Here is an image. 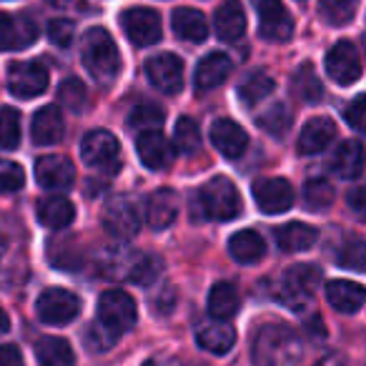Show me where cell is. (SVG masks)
Masks as SVG:
<instances>
[{
    "instance_id": "cell-1",
    "label": "cell",
    "mask_w": 366,
    "mask_h": 366,
    "mask_svg": "<svg viewBox=\"0 0 366 366\" xmlns=\"http://www.w3.org/2000/svg\"><path fill=\"white\" fill-rule=\"evenodd\" d=\"M304 354L299 334L281 321L264 324L254 336L251 359L256 366H296Z\"/></svg>"
},
{
    "instance_id": "cell-2",
    "label": "cell",
    "mask_w": 366,
    "mask_h": 366,
    "mask_svg": "<svg viewBox=\"0 0 366 366\" xmlns=\"http://www.w3.org/2000/svg\"><path fill=\"white\" fill-rule=\"evenodd\" d=\"M81 56L86 71L101 86H111L121 73V51H118L111 33L103 31V28H91L83 36Z\"/></svg>"
},
{
    "instance_id": "cell-3",
    "label": "cell",
    "mask_w": 366,
    "mask_h": 366,
    "mask_svg": "<svg viewBox=\"0 0 366 366\" xmlns=\"http://www.w3.org/2000/svg\"><path fill=\"white\" fill-rule=\"evenodd\" d=\"M199 206L209 219L234 221L241 216V194L231 178L216 176L199 191Z\"/></svg>"
},
{
    "instance_id": "cell-4",
    "label": "cell",
    "mask_w": 366,
    "mask_h": 366,
    "mask_svg": "<svg viewBox=\"0 0 366 366\" xmlns=\"http://www.w3.org/2000/svg\"><path fill=\"white\" fill-rule=\"evenodd\" d=\"M83 163L101 173L121 171V143L108 131H91L81 143Z\"/></svg>"
},
{
    "instance_id": "cell-5",
    "label": "cell",
    "mask_w": 366,
    "mask_h": 366,
    "mask_svg": "<svg viewBox=\"0 0 366 366\" xmlns=\"http://www.w3.org/2000/svg\"><path fill=\"white\" fill-rule=\"evenodd\" d=\"M136 301L121 289H111L101 296L98 301V324H103L108 331L116 336L126 334L133 324H136Z\"/></svg>"
},
{
    "instance_id": "cell-6",
    "label": "cell",
    "mask_w": 366,
    "mask_h": 366,
    "mask_svg": "<svg viewBox=\"0 0 366 366\" xmlns=\"http://www.w3.org/2000/svg\"><path fill=\"white\" fill-rule=\"evenodd\" d=\"M48 81H51V73L38 61H18L8 68V91L23 101L46 93Z\"/></svg>"
},
{
    "instance_id": "cell-7",
    "label": "cell",
    "mask_w": 366,
    "mask_h": 366,
    "mask_svg": "<svg viewBox=\"0 0 366 366\" xmlns=\"http://www.w3.org/2000/svg\"><path fill=\"white\" fill-rule=\"evenodd\" d=\"M38 319L48 326H66L81 314V299L66 289H46L38 296Z\"/></svg>"
},
{
    "instance_id": "cell-8",
    "label": "cell",
    "mask_w": 366,
    "mask_h": 366,
    "mask_svg": "<svg viewBox=\"0 0 366 366\" xmlns=\"http://www.w3.org/2000/svg\"><path fill=\"white\" fill-rule=\"evenodd\" d=\"M259 16V36L271 43H286L294 36V18L281 0H251Z\"/></svg>"
},
{
    "instance_id": "cell-9",
    "label": "cell",
    "mask_w": 366,
    "mask_h": 366,
    "mask_svg": "<svg viewBox=\"0 0 366 366\" xmlns=\"http://www.w3.org/2000/svg\"><path fill=\"white\" fill-rule=\"evenodd\" d=\"M103 226L106 231L118 241H128L141 231L143 221L141 214H138V206L133 204L126 196H116L106 204L103 209Z\"/></svg>"
},
{
    "instance_id": "cell-10",
    "label": "cell",
    "mask_w": 366,
    "mask_h": 366,
    "mask_svg": "<svg viewBox=\"0 0 366 366\" xmlns=\"http://www.w3.org/2000/svg\"><path fill=\"white\" fill-rule=\"evenodd\" d=\"M321 284V269L314 264H296L294 269L286 271L284 284H281V296L289 306L301 309L306 301L314 296V291Z\"/></svg>"
},
{
    "instance_id": "cell-11",
    "label": "cell",
    "mask_w": 366,
    "mask_h": 366,
    "mask_svg": "<svg viewBox=\"0 0 366 366\" xmlns=\"http://www.w3.org/2000/svg\"><path fill=\"white\" fill-rule=\"evenodd\" d=\"M121 26L126 31L128 41L136 43L138 48L153 46L163 36L161 16L156 11H151V8H131V11H126L121 16Z\"/></svg>"
},
{
    "instance_id": "cell-12",
    "label": "cell",
    "mask_w": 366,
    "mask_h": 366,
    "mask_svg": "<svg viewBox=\"0 0 366 366\" xmlns=\"http://www.w3.org/2000/svg\"><path fill=\"white\" fill-rule=\"evenodd\" d=\"M326 73L334 83L339 86H351L361 78V58L359 51L351 41L334 43L329 53H326Z\"/></svg>"
},
{
    "instance_id": "cell-13",
    "label": "cell",
    "mask_w": 366,
    "mask_h": 366,
    "mask_svg": "<svg viewBox=\"0 0 366 366\" xmlns=\"http://www.w3.org/2000/svg\"><path fill=\"white\" fill-rule=\"evenodd\" d=\"M251 191L264 214H284L294 206V186L286 178H259Z\"/></svg>"
},
{
    "instance_id": "cell-14",
    "label": "cell",
    "mask_w": 366,
    "mask_h": 366,
    "mask_svg": "<svg viewBox=\"0 0 366 366\" xmlns=\"http://www.w3.org/2000/svg\"><path fill=\"white\" fill-rule=\"evenodd\" d=\"M148 81L158 88L166 96H176L183 88V63L173 53H161V56H153L146 63Z\"/></svg>"
},
{
    "instance_id": "cell-15",
    "label": "cell",
    "mask_w": 366,
    "mask_h": 366,
    "mask_svg": "<svg viewBox=\"0 0 366 366\" xmlns=\"http://www.w3.org/2000/svg\"><path fill=\"white\" fill-rule=\"evenodd\" d=\"M38 38V26L31 16L0 13V51H23Z\"/></svg>"
},
{
    "instance_id": "cell-16",
    "label": "cell",
    "mask_w": 366,
    "mask_h": 366,
    "mask_svg": "<svg viewBox=\"0 0 366 366\" xmlns=\"http://www.w3.org/2000/svg\"><path fill=\"white\" fill-rule=\"evenodd\" d=\"M36 181L48 191H68L76 181V168L63 156H43L36 161Z\"/></svg>"
},
{
    "instance_id": "cell-17",
    "label": "cell",
    "mask_w": 366,
    "mask_h": 366,
    "mask_svg": "<svg viewBox=\"0 0 366 366\" xmlns=\"http://www.w3.org/2000/svg\"><path fill=\"white\" fill-rule=\"evenodd\" d=\"M136 151L141 163L151 171H163L173 161V143H168L161 131H143L136 141Z\"/></svg>"
},
{
    "instance_id": "cell-18",
    "label": "cell",
    "mask_w": 366,
    "mask_h": 366,
    "mask_svg": "<svg viewBox=\"0 0 366 366\" xmlns=\"http://www.w3.org/2000/svg\"><path fill=\"white\" fill-rule=\"evenodd\" d=\"M211 143L226 158H241L249 148V133L231 118H219L211 126Z\"/></svg>"
},
{
    "instance_id": "cell-19",
    "label": "cell",
    "mask_w": 366,
    "mask_h": 366,
    "mask_svg": "<svg viewBox=\"0 0 366 366\" xmlns=\"http://www.w3.org/2000/svg\"><path fill=\"white\" fill-rule=\"evenodd\" d=\"M331 168H334L336 176L346 178V181H354V178H359L361 173H364V168H366V148H364V143L354 141V138L339 143V146H336V151H334V156H331Z\"/></svg>"
},
{
    "instance_id": "cell-20",
    "label": "cell",
    "mask_w": 366,
    "mask_h": 366,
    "mask_svg": "<svg viewBox=\"0 0 366 366\" xmlns=\"http://www.w3.org/2000/svg\"><path fill=\"white\" fill-rule=\"evenodd\" d=\"M326 299L341 314H356L366 304V289L356 281L334 279L326 284Z\"/></svg>"
},
{
    "instance_id": "cell-21",
    "label": "cell",
    "mask_w": 366,
    "mask_h": 366,
    "mask_svg": "<svg viewBox=\"0 0 366 366\" xmlns=\"http://www.w3.org/2000/svg\"><path fill=\"white\" fill-rule=\"evenodd\" d=\"M336 138V123L331 118H311L299 133V153L314 156L331 146Z\"/></svg>"
},
{
    "instance_id": "cell-22",
    "label": "cell",
    "mask_w": 366,
    "mask_h": 366,
    "mask_svg": "<svg viewBox=\"0 0 366 366\" xmlns=\"http://www.w3.org/2000/svg\"><path fill=\"white\" fill-rule=\"evenodd\" d=\"M231 73V58L226 53H209L206 58H201V63L196 66L194 73V83L201 93L204 91H214L221 83L229 78Z\"/></svg>"
},
{
    "instance_id": "cell-23",
    "label": "cell",
    "mask_w": 366,
    "mask_h": 366,
    "mask_svg": "<svg viewBox=\"0 0 366 366\" xmlns=\"http://www.w3.org/2000/svg\"><path fill=\"white\" fill-rule=\"evenodd\" d=\"M63 131H66V126H63V116L58 106H43L33 116L31 136L38 146H56L63 138Z\"/></svg>"
},
{
    "instance_id": "cell-24",
    "label": "cell",
    "mask_w": 366,
    "mask_h": 366,
    "mask_svg": "<svg viewBox=\"0 0 366 366\" xmlns=\"http://www.w3.org/2000/svg\"><path fill=\"white\" fill-rule=\"evenodd\" d=\"M171 28L181 41L204 43L209 38V21L196 8H176L171 16Z\"/></svg>"
},
{
    "instance_id": "cell-25",
    "label": "cell",
    "mask_w": 366,
    "mask_h": 366,
    "mask_svg": "<svg viewBox=\"0 0 366 366\" xmlns=\"http://www.w3.org/2000/svg\"><path fill=\"white\" fill-rule=\"evenodd\" d=\"M178 216V196L168 189H158L148 196L146 204V221L153 231H163L176 221Z\"/></svg>"
},
{
    "instance_id": "cell-26",
    "label": "cell",
    "mask_w": 366,
    "mask_h": 366,
    "mask_svg": "<svg viewBox=\"0 0 366 366\" xmlns=\"http://www.w3.org/2000/svg\"><path fill=\"white\" fill-rule=\"evenodd\" d=\"M214 28H216V36L221 41H239L246 31V13L244 6H241L239 0H226L221 3L219 11L214 16Z\"/></svg>"
},
{
    "instance_id": "cell-27",
    "label": "cell",
    "mask_w": 366,
    "mask_h": 366,
    "mask_svg": "<svg viewBox=\"0 0 366 366\" xmlns=\"http://www.w3.org/2000/svg\"><path fill=\"white\" fill-rule=\"evenodd\" d=\"M316 239H319V231L309 224H301V221H291V224H284L281 229H276V244L286 254L309 251L316 244Z\"/></svg>"
},
{
    "instance_id": "cell-28",
    "label": "cell",
    "mask_w": 366,
    "mask_h": 366,
    "mask_svg": "<svg viewBox=\"0 0 366 366\" xmlns=\"http://www.w3.org/2000/svg\"><path fill=\"white\" fill-rule=\"evenodd\" d=\"M38 221L46 229H68L76 219V206L66 199V196H48V199L38 201Z\"/></svg>"
},
{
    "instance_id": "cell-29",
    "label": "cell",
    "mask_w": 366,
    "mask_h": 366,
    "mask_svg": "<svg viewBox=\"0 0 366 366\" xmlns=\"http://www.w3.org/2000/svg\"><path fill=\"white\" fill-rule=\"evenodd\" d=\"M196 341L204 351H211V354H229L236 344V331L231 324L226 321H214V324H206L204 329H199L196 334Z\"/></svg>"
},
{
    "instance_id": "cell-30",
    "label": "cell",
    "mask_w": 366,
    "mask_h": 366,
    "mask_svg": "<svg viewBox=\"0 0 366 366\" xmlns=\"http://www.w3.org/2000/svg\"><path fill=\"white\" fill-rule=\"evenodd\" d=\"M36 359L41 366H76L73 346L61 336H43L36 344Z\"/></svg>"
},
{
    "instance_id": "cell-31",
    "label": "cell",
    "mask_w": 366,
    "mask_h": 366,
    "mask_svg": "<svg viewBox=\"0 0 366 366\" xmlns=\"http://www.w3.org/2000/svg\"><path fill=\"white\" fill-rule=\"evenodd\" d=\"M229 254L234 256L239 264H256V261L264 259L266 241L251 229L236 231V234L229 239Z\"/></svg>"
},
{
    "instance_id": "cell-32",
    "label": "cell",
    "mask_w": 366,
    "mask_h": 366,
    "mask_svg": "<svg viewBox=\"0 0 366 366\" xmlns=\"http://www.w3.org/2000/svg\"><path fill=\"white\" fill-rule=\"evenodd\" d=\"M241 306V296L236 291L234 284L229 281H221L211 289L209 294V314L214 316L216 321H229L231 316H236Z\"/></svg>"
},
{
    "instance_id": "cell-33",
    "label": "cell",
    "mask_w": 366,
    "mask_h": 366,
    "mask_svg": "<svg viewBox=\"0 0 366 366\" xmlns=\"http://www.w3.org/2000/svg\"><path fill=\"white\" fill-rule=\"evenodd\" d=\"M291 88H294V96L304 103H316L324 96V88H321V81L311 63L296 68V73L291 76Z\"/></svg>"
},
{
    "instance_id": "cell-34",
    "label": "cell",
    "mask_w": 366,
    "mask_h": 366,
    "mask_svg": "<svg viewBox=\"0 0 366 366\" xmlns=\"http://www.w3.org/2000/svg\"><path fill=\"white\" fill-rule=\"evenodd\" d=\"M274 91V78L264 71H254L241 81L239 86V98L246 106H256L264 98H269V93Z\"/></svg>"
},
{
    "instance_id": "cell-35",
    "label": "cell",
    "mask_w": 366,
    "mask_h": 366,
    "mask_svg": "<svg viewBox=\"0 0 366 366\" xmlns=\"http://www.w3.org/2000/svg\"><path fill=\"white\" fill-rule=\"evenodd\" d=\"M304 201H306V209L314 211V214H321V211L331 209L334 204V186L329 183V178H309L304 183Z\"/></svg>"
},
{
    "instance_id": "cell-36",
    "label": "cell",
    "mask_w": 366,
    "mask_h": 366,
    "mask_svg": "<svg viewBox=\"0 0 366 366\" xmlns=\"http://www.w3.org/2000/svg\"><path fill=\"white\" fill-rule=\"evenodd\" d=\"M341 269L351 271H366V239L364 236H349L341 244L339 254H336Z\"/></svg>"
},
{
    "instance_id": "cell-37",
    "label": "cell",
    "mask_w": 366,
    "mask_h": 366,
    "mask_svg": "<svg viewBox=\"0 0 366 366\" xmlns=\"http://www.w3.org/2000/svg\"><path fill=\"white\" fill-rule=\"evenodd\" d=\"M161 274V259L153 254H136L133 256L131 271H128V281L136 286H151Z\"/></svg>"
},
{
    "instance_id": "cell-38",
    "label": "cell",
    "mask_w": 366,
    "mask_h": 366,
    "mask_svg": "<svg viewBox=\"0 0 366 366\" xmlns=\"http://www.w3.org/2000/svg\"><path fill=\"white\" fill-rule=\"evenodd\" d=\"M173 148L181 153H196L201 148V128L194 118H178L173 128Z\"/></svg>"
},
{
    "instance_id": "cell-39",
    "label": "cell",
    "mask_w": 366,
    "mask_h": 366,
    "mask_svg": "<svg viewBox=\"0 0 366 366\" xmlns=\"http://www.w3.org/2000/svg\"><path fill=\"white\" fill-rule=\"evenodd\" d=\"M21 143V113L11 106L0 108V148L13 151Z\"/></svg>"
},
{
    "instance_id": "cell-40",
    "label": "cell",
    "mask_w": 366,
    "mask_h": 366,
    "mask_svg": "<svg viewBox=\"0 0 366 366\" xmlns=\"http://www.w3.org/2000/svg\"><path fill=\"white\" fill-rule=\"evenodd\" d=\"M256 123H259L261 131L281 138L291 128V113L284 103H274V106H269V111H264L259 118H256Z\"/></svg>"
},
{
    "instance_id": "cell-41",
    "label": "cell",
    "mask_w": 366,
    "mask_h": 366,
    "mask_svg": "<svg viewBox=\"0 0 366 366\" xmlns=\"http://www.w3.org/2000/svg\"><path fill=\"white\" fill-rule=\"evenodd\" d=\"M163 108L156 103H141V106L133 108V113L128 116V126L136 128V131H158L163 126Z\"/></svg>"
},
{
    "instance_id": "cell-42",
    "label": "cell",
    "mask_w": 366,
    "mask_h": 366,
    "mask_svg": "<svg viewBox=\"0 0 366 366\" xmlns=\"http://www.w3.org/2000/svg\"><path fill=\"white\" fill-rule=\"evenodd\" d=\"M86 101H88V91L78 78H66L58 88V103L66 106L68 111H83L86 108Z\"/></svg>"
},
{
    "instance_id": "cell-43",
    "label": "cell",
    "mask_w": 366,
    "mask_h": 366,
    "mask_svg": "<svg viewBox=\"0 0 366 366\" xmlns=\"http://www.w3.org/2000/svg\"><path fill=\"white\" fill-rule=\"evenodd\" d=\"M356 3H359V0H321L319 11L326 23H331V26H344V23H349L351 18H354Z\"/></svg>"
},
{
    "instance_id": "cell-44",
    "label": "cell",
    "mask_w": 366,
    "mask_h": 366,
    "mask_svg": "<svg viewBox=\"0 0 366 366\" xmlns=\"http://www.w3.org/2000/svg\"><path fill=\"white\" fill-rule=\"evenodd\" d=\"M51 259L58 269H78L81 266V254H78L76 241H51Z\"/></svg>"
},
{
    "instance_id": "cell-45",
    "label": "cell",
    "mask_w": 366,
    "mask_h": 366,
    "mask_svg": "<svg viewBox=\"0 0 366 366\" xmlns=\"http://www.w3.org/2000/svg\"><path fill=\"white\" fill-rule=\"evenodd\" d=\"M26 183V173L16 161H3L0 158V194H13L21 191Z\"/></svg>"
},
{
    "instance_id": "cell-46",
    "label": "cell",
    "mask_w": 366,
    "mask_h": 366,
    "mask_svg": "<svg viewBox=\"0 0 366 366\" xmlns=\"http://www.w3.org/2000/svg\"><path fill=\"white\" fill-rule=\"evenodd\" d=\"M48 38H51L53 46L68 48L73 43V38H76V26L68 18H53L48 23Z\"/></svg>"
},
{
    "instance_id": "cell-47",
    "label": "cell",
    "mask_w": 366,
    "mask_h": 366,
    "mask_svg": "<svg viewBox=\"0 0 366 366\" xmlns=\"http://www.w3.org/2000/svg\"><path fill=\"white\" fill-rule=\"evenodd\" d=\"M116 339L118 336L113 334V331H108L103 324H93L91 329H88V334H86V346L91 351H108L113 344H116Z\"/></svg>"
},
{
    "instance_id": "cell-48",
    "label": "cell",
    "mask_w": 366,
    "mask_h": 366,
    "mask_svg": "<svg viewBox=\"0 0 366 366\" xmlns=\"http://www.w3.org/2000/svg\"><path fill=\"white\" fill-rule=\"evenodd\" d=\"M344 118L356 133L366 136V96H359L349 103V108L344 111Z\"/></svg>"
},
{
    "instance_id": "cell-49",
    "label": "cell",
    "mask_w": 366,
    "mask_h": 366,
    "mask_svg": "<svg viewBox=\"0 0 366 366\" xmlns=\"http://www.w3.org/2000/svg\"><path fill=\"white\" fill-rule=\"evenodd\" d=\"M346 204L356 214H366V186H356L346 194Z\"/></svg>"
},
{
    "instance_id": "cell-50",
    "label": "cell",
    "mask_w": 366,
    "mask_h": 366,
    "mask_svg": "<svg viewBox=\"0 0 366 366\" xmlns=\"http://www.w3.org/2000/svg\"><path fill=\"white\" fill-rule=\"evenodd\" d=\"M0 366H23V356L18 346L0 344Z\"/></svg>"
},
{
    "instance_id": "cell-51",
    "label": "cell",
    "mask_w": 366,
    "mask_h": 366,
    "mask_svg": "<svg viewBox=\"0 0 366 366\" xmlns=\"http://www.w3.org/2000/svg\"><path fill=\"white\" fill-rule=\"evenodd\" d=\"M11 329V319H8V314L3 309H0V336L6 334V331Z\"/></svg>"
},
{
    "instance_id": "cell-52",
    "label": "cell",
    "mask_w": 366,
    "mask_h": 366,
    "mask_svg": "<svg viewBox=\"0 0 366 366\" xmlns=\"http://www.w3.org/2000/svg\"><path fill=\"white\" fill-rule=\"evenodd\" d=\"M146 366H178L173 359H153V361H148Z\"/></svg>"
},
{
    "instance_id": "cell-53",
    "label": "cell",
    "mask_w": 366,
    "mask_h": 366,
    "mask_svg": "<svg viewBox=\"0 0 366 366\" xmlns=\"http://www.w3.org/2000/svg\"><path fill=\"white\" fill-rule=\"evenodd\" d=\"M6 249H8L6 239H3V236H0V261H3V256H6Z\"/></svg>"
},
{
    "instance_id": "cell-54",
    "label": "cell",
    "mask_w": 366,
    "mask_h": 366,
    "mask_svg": "<svg viewBox=\"0 0 366 366\" xmlns=\"http://www.w3.org/2000/svg\"><path fill=\"white\" fill-rule=\"evenodd\" d=\"M48 3H51V6H58V8H61V6H68L71 0H48Z\"/></svg>"
},
{
    "instance_id": "cell-55",
    "label": "cell",
    "mask_w": 366,
    "mask_h": 366,
    "mask_svg": "<svg viewBox=\"0 0 366 366\" xmlns=\"http://www.w3.org/2000/svg\"><path fill=\"white\" fill-rule=\"evenodd\" d=\"M364 48H366V36H364Z\"/></svg>"
}]
</instances>
